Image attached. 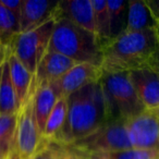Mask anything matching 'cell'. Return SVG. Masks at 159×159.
I'll return each instance as SVG.
<instances>
[{
    "mask_svg": "<svg viewBox=\"0 0 159 159\" xmlns=\"http://www.w3.org/2000/svg\"><path fill=\"white\" fill-rule=\"evenodd\" d=\"M60 159H73V157L71 156L70 152H69L68 150L66 149V152H64V155H63V156H62Z\"/></svg>",
    "mask_w": 159,
    "mask_h": 159,
    "instance_id": "obj_30",
    "label": "cell"
},
{
    "mask_svg": "<svg viewBox=\"0 0 159 159\" xmlns=\"http://www.w3.org/2000/svg\"><path fill=\"white\" fill-rule=\"evenodd\" d=\"M70 155L73 157V159H91V158H86V157H83V156H79V155H73V154H70Z\"/></svg>",
    "mask_w": 159,
    "mask_h": 159,
    "instance_id": "obj_32",
    "label": "cell"
},
{
    "mask_svg": "<svg viewBox=\"0 0 159 159\" xmlns=\"http://www.w3.org/2000/svg\"><path fill=\"white\" fill-rule=\"evenodd\" d=\"M0 3L14 14L20 21L21 8H22V0H0Z\"/></svg>",
    "mask_w": 159,
    "mask_h": 159,
    "instance_id": "obj_26",
    "label": "cell"
},
{
    "mask_svg": "<svg viewBox=\"0 0 159 159\" xmlns=\"http://www.w3.org/2000/svg\"><path fill=\"white\" fill-rule=\"evenodd\" d=\"M20 33L19 19L0 3V46L9 47L13 38Z\"/></svg>",
    "mask_w": 159,
    "mask_h": 159,
    "instance_id": "obj_23",
    "label": "cell"
},
{
    "mask_svg": "<svg viewBox=\"0 0 159 159\" xmlns=\"http://www.w3.org/2000/svg\"><path fill=\"white\" fill-rule=\"evenodd\" d=\"M3 64V63H2ZM0 77H1V68H0Z\"/></svg>",
    "mask_w": 159,
    "mask_h": 159,
    "instance_id": "obj_33",
    "label": "cell"
},
{
    "mask_svg": "<svg viewBox=\"0 0 159 159\" xmlns=\"http://www.w3.org/2000/svg\"><path fill=\"white\" fill-rule=\"evenodd\" d=\"M155 33H156L157 40H158V43H159V21H158V22H157L156 27H155Z\"/></svg>",
    "mask_w": 159,
    "mask_h": 159,
    "instance_id": "obj_31",
    "label": "cell"
},
{
    "mask_svg": "<svg viewBox=\"0 0 159 159\" xmlns=\"http://www.w3.org/2000/svg\"><path fill=\"white\" fill-rule=\"evenodd\" d=\"M144 68L149 69V70L154 71L156 73H159V43L156 46V48L154 49V51L148 57Z\"/></svg>",
    "mask_w": 159,
    "mask_h": 159,
    "instance_id": "obj_25",
    "label": "cell"
},
{
    "mask_svg": "<svg viewBox=\"0 0 159 159\" xmlns=\"http://www.w3.org/2000/svg\"><path fill=\"white\" fill-rule=\"evenodd\" d=\"M66 152V148L52 141H47L46 144L32 157L31 159H60Z\"/></svg>",
    "mask_w": 159,
    "mask_h": 159,
    "instance_id": "obj_24",
    "label": "cell"
},
{
    "mask_svg": "<svg viewBox=\"0 0 159 159\" xmlns=\"http://www.w3.org/2000/svg\"><path fill=\"white\" fill-rule=\"evenodd\" d=\"M7 159H21V157L19 156L18 152H16V148H14V149L12 150L11 152H10V155L8 156V158H7Z\"/></svg>",
    "mask_w": 159,
    "mask_h": 159,
    "instance_id": "obj_29",
    "label": "cell"
},
{
    "mask_svg": "<svg viewBox=\"0 0 159 159\" xmlns=\"http://www.w3.org/2000/svg\"><path fill=\"white\" fill-rule=\"evenodd\" d=\"M145 3L149 9L155 21H159V0H145Z\"/></svg>",
    "mask_w": 159,
    "mask_h": 159,
    "instance_id": "obj_27",
    "label": "cell"
},
{
    "mask_svg": "<svg viewBox=\"0 0 159 159\" xmlns=\"http://www.w3.org/2000/svg\"><path fill=\"white\" fill-rule=\"evenodd\" d=\"M35 89L36 86L33 81L29 97L18 112L14 145L21 159H31L47 142L43 137V133L39 130L34 111Z\"/></svg>",
    "mask_w": 159,
    "mask_h": 159,
    "instance_id": "obj_7",
    "label": "cell"
},
{
    "mask_svg": "<svg viewBox=\"0 0 159 159\" xmlns=\"http://www.w3.org/2000/svg\"><path fill=\"white\" fill-rule=\"evenodd\" d=\"M157 45L155 30L123 32L102 46V72L120 73L144 69Z\"/></svg>",
    "mask_w": 159,
    "mask_h": 159,
    "instance_id": "obj_2",
    "label": "cell"
},
{
    "mask_svg": "<svg viewBox=\"0 0 159 159\" xmlns=\"http://www.w3.org/2000/svg\"><path fill=\"white\" fill-rule=\"evenodd\" d=\"M55 25L56 21L52 19L33 31L18 34L7 47L33 75H35L38 63L48 50Z\"/></svg>",
    "mask_w": 159,
    "mask_h": 159,
    "instance_id": "obj_6",
    "label": "cell"
},
{
    "mask_svg": "<svg viewBox=\"0 0 159 159\" xmlns=\"http://www.w3.org/2000/svg\"><path fill=\"white\" fill-rule=\"evenodd\" d=\"M64 147L69 150L93 154L130 149L132 145L129 139L126 121L112 120L107 121L104 125L87 136L77 139Z\"/></svg>",
    "mask_w": 159,
    "mask_h": 159,
    "instance_id": "obj_5",
    "label": "cell"
},
{
    "mask_svg": "<svg viewBox=\"0 0 159 159\" xmlns=\"http://www.w3.org/2000/svg\"><path fill=\"white\" fill-rule=\"evenodd\" d=\"M6 60L9 64L10 76H11L12 84H13L14 91H16V94L19 108L21 109V107L26 102L30 92H31L34 81V75L8 49L7 53H6Z\"/></svg>",
    "mask_w": 159,
    "mask_h": 159,
    "instance_id": "obj_14",
    "label": "cell"
},
{
    "mask_svg": "<svg viewBox=\"0 0 159 159\" xmlns=\"http://www.w3.org/2000/svg\"><path fill=\"white\" fill-rule=\"evenodd\" d=\"M66 115H68V99L66 97L59 98L51 111L50 116L45 125V130L43 132V137L46 141H52L56 135L62 129L66 123Z\"/></svg>",
    "mask_w": 159,
    "mask_h": 159,
    "instance_id": "obj_21",
    "label": "cell"
},
{
    "mask_svg": "<svg viewBox=\"0 0 159 159\" xmlns=\"http://www.w3.org/2000/svg\"><path fill=\"white\" fill-rule=\"evenodd\" d=\"M109 121L128 120L145 110L130 81L129 72L105 73L100 77Z\"/></svg>",
    "mask_w": 159,
    "mask_h": 159,
    "instance_id": "obj_4",
    "label": "cell"
},
{
    "mask_svg": "<svg viewBox=\"0 0 159 159\" xmlns=\"http://www.w3.org/2000/svg\"><path fill=\"white\" fill-rule=\"evenodd\" d=\"M157 21L152 18L145 0H130L128 6V23L124 32H145L155 30Z\"/></svg>",
    "mask_w": 159,
    "mask_h": 159,
    "instance_id": "obj_15",
    "label": "cell"
},
{
    "mask_svg": "<svg viewBox=\"0 0 159 159\" xmlns=\"http://www.w3.org/2000/svg\"><path fill=\"white\" fill-rule=\"evenodd\" d=\"M6 53H7V49L5 47L0 46V68L2 66V63L6 60Z\"/></svg>",
    "mask_w": 159,
    "mask_h": 159,
    "instance_id": "obj_28",
    "label": "cell"
},
{
    "mask_svg": "<svg viewBox=\"0 0 159 159\" xmlns=\"http://www.w3.org/2000/svg\"><path fill=\"white\" fill-rule=\"evenodd\" d=\"M94 11V23H95L96 35L104 46L111 39L110 36V20L107 7V0H92Z\"/></svg>",
    "mask_w": 159,
    "mask_h": 159,
    "instance_id": "obj_22",
    "label": "cell"
},
{
    "mask_svg": "<svg viewBox=\"0 0 159 159\" xmlns=\"http://www.w3.org/2000/svg\"><path fill=\"white\" fill-rule=\"evenodd\" d=\"M19 110L20 108L10 76L9 64L7 60H5L1 66L0 77V115H14L18 113Z\"/></svg>",
    "mask_w": 159,
    "mask_h": 159,
    "instance_id": "obj_17",
    "label": "cell"
},
{
    "mask_svg": "<svg viewBox=\"0 0 159 159\" xmlns=\"http://www.w3.org/2000/svg\"><path fill=\"white\" fill-rule=\"evenodd\" d=\"M155 159H159V155H158V156H157V157H156V158H155Z\"/></svg>",
    "mask_w": 159,
    "mask_h": 159,
    "instance_id": "obj_34",
    "label": "cell"
},
{
    "mask_svg": "<svg viewBox=\"0 0 159 159\" xmlns=\"http://www.w3.org/2000/svg\"><path fill=\"white\" fill-rule=\"evenodd\" d=\"M0 159H1V158H0Z\"/></svg>",
    "mask_w": 159,
    "mask_h": 159,
    "instance_id": "obj_35",
    "label": "cell"
},
{
    "mask_svg": "<svg viewBox=\"0 0 159 159\" xmlns=\"http://www.w3.org/2000/svg\"><path fill=\"white\" fill-rule=\"evenodd\" d=\"M129 76L145 109L159 110V73L144 68L131 71Z\"/></svg>",
    "mask_w": 159,
    "mask_h": 159,
    "instance_id": "obj_11",
    "label": "cell"
},
{
    "mask_svg": "<svg viewBox=\"0 0 159 159\" xmlns=\"http://www.w3.org/2000/svg\"><path fill=\"white\" fill-rule=\"evenodd\" d=\"M132 148L159 152V110H145L126 121Z\"/></svg>",
    "mask_w": 159,
    "mask_h": 159,
    "instance_id": "obj_8",
    "label": "cell"
},
{
    "mask_svg": "<svg viewBox=\"0 0 159 159\" xmlns=\"http://www.w3.org/2000/svg\"><path fill=\"white\" fill-rule=\"evenodd\" d=\"M76 64L74 60L70 59L66 56L55 51H47L36 69L34 84L35 86L45 83L49 84L60 79Z\"/></svg>",
    "mask_w": 159,
    "mask_h": 159,
    "instance_id": "obj_13",
    "label": "cell"
},
{
    "mask_svg": "<svg viewBox=\"0 0 159 159\" xmlns=\"http://www.w3.org/2000/svg\"><path fill=\"white\" fill-rule=\"evenodd\" d=\"M102 75V68L89 63H77L60 79L49 83L57 98L68 97L86 85L98 82Z\"/></svg>",
    "mask_w": 159,
    "mask_h": 159,
    "instance_id": "obj_9",
    "label": "cell"
},
{
    "mask_svg": "<svg viewBox=\"0 0 159 159\" xmlns=\"http://www.w3.org/2000/svg\"><path fill=\"white\" fill-rule=\"evenodd\" d=\"M57 3L49 0H22L20 16L21 33L33 31L52 20Z\"/></svg>",
    "mask_w": 159,
    "mask_h": 159,
    "instance_id": "obj_12",
    "label": "cell"
},
{
    "mask_svg": "<svg viewBox=\"0 0 159 159\" xmlns=\"http://www.w3.org/2000/svg\"><path fill=\"white\" fill-rule=\"evenodd\" d=\"M18 113L0 115V158L7 159L16 148V131Z\"/></svg>",
    "mask_w": 159,
    "mask_h": 159,
    "instance_id": "obj_18",
    "label": "cell"
},
{
    "mask_svg": "<svg viewBox=\"0 0 159 159\" xmlns=\"http://www.w3.org/2000/svg\"><path fill=\"white\" fill-rule=\"evenodd\" d=\"M47 51L59 52L76 63L98 68L102 64V45L98 36L66 20L56 21Z\"/></svg>",
    "mask_w": 159,
    "mask_h": 159,
    "instance_id": "obj_3",
    "label": "cell"
},
{
    "mask_svg": "<svg viewBox=\"0 0 159 159\" xmlns=\"http://www.w3.org/2000/svg\"><path fill=\"white\" fill-rule=\"evenodd\" d=\"M58 98L49 84H40L36 86L34 93V111L40 132H44L45 125L50 116Z\"/></svg>",
    "mask_w": 159,
    "mask_h": 159,
    "instance_id": "obj_16",
    "label": "cell"
},
{
    "mask_svg": "<svg viewBox=\"0 0 159 159\" xmlns=\"http://www.w3.org/2000/svg\"><path fill=\"white\" fill-rule=\"evenodd\" d=\"M53 20H66L96 34L92 0L58 1L53 11Z\"/></svg>",
    "mask_w": 159,
    "mask_h": 159,
    "instance_id": "obj_10",
    "label": "cell"
},
{
    "mask_svg": "<svg viewBox=\"0 0 159 159\" xmlns=\"http://www.w3.org/2000/svg\"><path fill=\"white\" fill-rule=\"evenodd\" d=\"M128 6L129 1L107 0V7L110 20V36L112 38L121 35L126 29L128 23Z\"/></svg>",
    "mask_w": 159,
    "mask_h": 159,
    "instance_id": "obj_19",
    "label": "cell"
},
{
    "mask_svg": "<svg viewBox=\"0 0 159 159\" xmlns=\"http://www.w3.org/2000/svg\"><path fill=\"white\" fill-rule=\"evenodd\" d=\"M66 99V123L52 142L68 146L89 135L109 121L100 80L72 93Z\"/></svg>",
    "mask_w": 159,
    "mask_h": 159,
    "instance_id": "obj_1",
    "label": "cell"
},
{
    "mask_svg": "<svg viewBox=\"0 0 159 159\" xmlns=\"http://www.w3.org/2000/svg\"><path fill=\"white\" fill-rule=\"evenodd\" d=\"M66 150L70 154L79 155V156H83L91 159H155L159 155V152L136 149V148H130V149L118 150V152H93V154H85V152H74V150H69V149Z\"/></svg>",
    "mask_w": 159,
    "mask_h": 159,
    "instance_id": "obj_20",
    "label": "cell"
}]
</instances>
